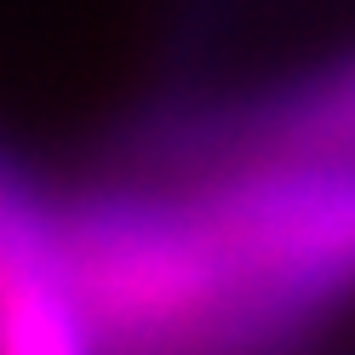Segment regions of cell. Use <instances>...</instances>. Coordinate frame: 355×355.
<instances>
[{"label": "cell", "mask_w": 355, "mask_h": 355, "mask_svg": "<svg viewBox=\"0 0 355 355\" xmlns=\"http://www.w3.org/2000/svg\"><path fill=\"white\" fill-rule=\"evenodd\" d=\"M86 235L92 304L149 338H281L355 304V155H212Z\"/></svg>", "instance_id": "cell-1"}, {"label": "cell", "mask_w": 355, "mask_h": 355, "mask_svg": "<svg viewBox=\"0 0 355 355\" xmlns=\"http://www.w3.org/2000/svg\"><path fill=\"white\" fill-rule=\"evenodd\" d=\"M195 161L212 155H355V58L298 86L241 103L224 126L195 132Z\"/></svg>", "instance_id": "cell-2"}]
</instances>
